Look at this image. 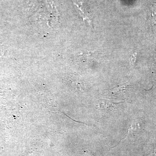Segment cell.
Returning a JSON list of instances; mask_svg holds the SVG:
<instances>
[{
	"label": "cell",
	"mask_w": 156,
	"mask_h": 156,
	"mask_svg": "<svg viewBox=\"0 0 156 156\" xmlns=\"http://www.w3.org/2000/svg\"><path fill=\"white\" fill-rule=\"evenodd\" d=\"M77 9L80 14V16L83 18L84 22L87 21L89 23V25H92V18H91V14L89 9L83 3L75 2L74 3Z\"/></svg>",
	"instance_id": "cell-1"
},
{
	"label": "cell",
	"mask_w": 156,
	"mask_h": 156,
	"mask_svg": "<svg viewBox=\"0 0 156 156\" xmlns=\"http://www.w3.org/2000/svg\"><path fill=\"white\" fill-rule=\"evenodd\" d=\"M129 87H130V83L129 82H126V83L121 84L115 88H111L110 89V91L114 94H118L119 93L121 94L123 92H126Z\"/></svg>",
	"instance_id": "cell-2"
},
{
	"label": "cell",
	"mask_w": 156,
	"mask_h": 156,
	"mask_svg": "<svg viewBox=\"0 0 156 156\" xmlns=\"http://www.w3.org/2000/svg\"><path fill=\"white\" fill-rule=\"evenodd\" d=\"M140 121L139 119L134 120L131 123L129 130L128 133L129 134H133L137 133L140 130Z\"/></svg>",
	"instance_id": "cell-3"
},
{
	"label": "cell",
	"mask_w": 156,
	"mask_h": 156,
	"mask_svg": "<svg viewBox=\"0 0 156 156\" xmlns=\"http://www.w3.org/2000/svg\"><path fill=\"white\" fill-rule=\"evenodd\" d=\"M150 22L151 25L154 26L156 24V12L154 9V7L151 9L149 17Z\"/></svg>",
	"instance_id": "cell-4"
},
{
	"label": "cell",
	"mask_w": 156,
	"mask_h": 156,
	"mask_svg": "<svg viewBox=\"0 0 156 156\" xmlns=\"http://www.w3.org/2000/svg\"><path fill=\"white\" fill-rule=\"evenodd\" d=\"M136 56H137V52H136L133 53L129 58V62L131 66H134L135 64Z\"/></svg>",
	"instance_id": "cell-5"
},
{
	"label": "cell",
	"mask_w": 156,
	"mask_h": 156,
	"mask_svg": "<svg viewBox=\"0 0 156 156\" xmlns=\"http://www.w3.org/2000/svg\"><path fill=\"white\" fill-rule=\"evenodd\" d=\"M86 156H94V155L92 154H86Z\"/></svg>",
	"instance_id": "cell-6"
},
{
	"label": "cell",
	"mask_w": 156,
	"mask_h": 156,
	"mask_svg": "<svg viewBox=\"0 0 156 156\" xmlns=\"http://www.w3.org/2000/svg\"><path fill=\"white\" fill-rule=\"evenodd\" d=\"M153 156H156V148H155L154 150Z\"/></svg>",
	"instance_id": "cell-7"
}]
</instances>
